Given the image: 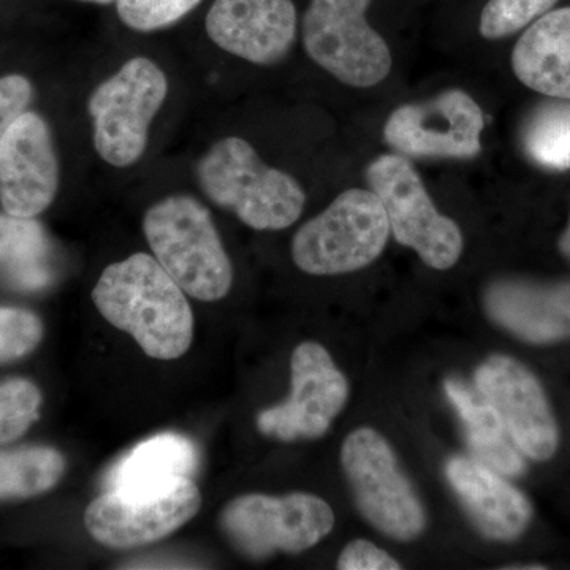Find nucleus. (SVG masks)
I'll use <instances>...</instances> for the list:
<instances>
[{
    "instance_id": "nucleus-21",
    "label": "nucleus",
    "mask_w": 570,
    "mask_h": 570,
    "mask_svg": "<svg viewBox=\"0 0 570 570\" xmlns=\"http://www.w3.org/2000/svg\"><path fill=\"white\" fill-rule=\"evenodd\" d=\"M0 272L22 291L50 284V239L33 217L0 213Z\"/></svg>"
},
{
    "instance_id": "nucleus-6",
    "label": "nucleus",
    "mask_w": 570,
    "mask_h": 570,
    "mask_svg": "<svg viewBox=\"0 0 570 570\" xmlns=\"http://www.w3.org/2000/svg\"><path fill=\"white\" fill-rule=\"evenodd\" d=\"M163 69L148 58H134L89 97L94 148L112 167L126 168L141 159L149 126L167 99Z\"/></svg>"
},
{
    "instance_id": "nucleus-5",
    "label": "nucleus",
    "mask_w": 570,
    "mask_h": 570,
    "mask_svg": "<svg viewBox=\"0 0 570 570\" xmlns=\"http://www.w3.org/2000/svg\"><path fill=\"white\" fill-rule=\"evenodd\" d=\"M341 464L356 508L376 530L409 542L426 528L417 491L404 474L395 450L373 428H356L341 448Z\"/></svg>"
},
{
    "instance_id": "nucleus-8",
    "label": "nucleus",
    "mask_w": 570,
    "mask_h": 570,
    "mask_svg": "<svg viewBox=\"0 0 570 570\" xmlns=\"http://www.w3.org/2000/svg\"><path fill=\"white\" fill-rule=\"evenodd\" d=\"M371 0H311L303 18L309 58L352 88H373L392 70L389 45L366 20Z\"/></svg>"
},
{
    "instance_id": "nucleus-15",
    "label": "nucleus",
    "mask_w": 570,
    "mask_h": 570,
    "mask_svg": "<svg viewBox=\"0 0 570 570\" xmlns=\"http://www.w3.org/2000/svg\"><path fill=\"white\" fill-rule=\"evenodd\" d=\"M292 0H214L206 32L220 50L257 66L283 61L296 39Z\"/></svg>"
},
{
    "instance_id": "nucleus-13",
    "label": "nucleus",
    "mask_w": 570,
    "mask_h": 570,
    "mask_svg": "<svg viewBox=\"0 0 570 570\" xmlns=\"http://www.w3.org/2000/svg\"><path fill=\"white\" fill-rule=\"evenodd\" d=\"M479 395L498 412L513 444L528 459L557 453L560 430L538 377L508 355H493L475 371Z\"/></svg>"
},
{
    "instance_id": "nucleus-10",
    "label": "nucleus",
    "mask_w": 570,
    "mask_h": 570,
    "mask_svg": "<svg viewBox=\"0 0 570 570\" xmlns=\"http://www.w3.org/2000/svg\"><path fill=\"white\" fill-rule=\"evenodd\" d=\"M202 508L200 491L189 478L142 494L108 490L85 513L86 530L108 549H138L174 534Z\"/></svg>"
},
{
    "instance_id": "nucleus-23",
    "label": "nucleus",
    "mask_w": 570,
    "mask_h": 570,
    "mask_svg": "<svg viewBox=\"0 0 570 570\" xmlns=\"http://www.w3.org/2000/svg\"><path fill=\"white\" fill-rule=\"evenodd\" d=\"M524 153L547 170L570 168V100L554 99L528 116L521 130Z\"/></svg>"
},
{
    "instance_id": "nucleus-27",
    "label": "nucleus",
    "mask_w": 570,
    "mask_h": 570,
    "mask_svg": "<svg viewBox=\"0 0 570 570\" xmlns=\"http://www.w3.org/2000/svg\"><path fill=\"white\" fill-rule=\"evenodd\" d=\"M43 337L37 314L21 307L0 306V363L31 354Z\"/></svg>"
},
{
    "instance_id": "nucleus-16",
    "label": "nucleus",
    "mask_w": 570,
    "mask_h": 570,
    "mask_svg": "<svg viewBox=\"0 0 570 570\" xmlns=\"http://www.w3.org/2000/svg\"><path fill=\"white\" fill-rule=\"evenodd\" d=\"M483 303L491 321L527 343L549 344L570 337V281H497L487 288Z\"/></svg>"
},
{
    "instance_id": "nucleus-25",
    "label": "nucleus",
    "mask_w": 570,
    "mask_h": 570,
    "mask_svg": "<svg viewBox=\"0 0 570 570\" xmlns=\"http://www.w3.org/2000/svg\"><path fill=\"white\" fill-rule=\"evenodd\" d=\"M558 0H490L480 14V33L489 40L504 39L549 13Z\"/></svg>"
},
{
    "instance_id": "nucleus-3",
    "label": "nucleus",
    "mask_w": 570,
    "mask_h": 570,
    "mask_svg": "<svg viewBox=\"0 0 570 570\" xmlns=\"http://www.w3.org/2000/svg\"><path fill=\"white\" fill-rule=\"evenodd\" d=\"M142 232L154 257L186 295L202 302H219L228 295L234 268L212 213L197 198L170 195L153 205Z\"/></svg>"
},
{
    "instance_id": "nucleus-12",
    "label": "nucleus",
    "mask_w": 570,
    "mask_h": 570,
    "mask_svg": "<svg viewBox=\"0 0 570 570\" xmlns=\"http://www.w3.org/2000/svg\"><path fill=\"white\" fill-rule=\"evenodd\" d=\"M482 108L469 94L452 89L422 104L396 108L384 138L401 156L472 159L482 151Z\"/></svg>"
},
{
    "instance_id": "nucleus-24",
    "label": "nucleus",
    "mask_w": 570,
    "mask_h": 570,
    "mask_svg": "<svg viewBox=\"0 0 570 570\" xmlns=\"http://www.w3.org/2000/svg\"><path fill=\"white\" fill-rule=\"evenodd\" d=\"M41 393L28 379L0 384V445L21 438L39 419Z\"/></svg>"
},
{
    "instance_id": "nucleus-17",
    "label": "nucleus",
    "mask_w": 570,
    "mask_h": 570,
    "mask_svg": "<svg viewBox=\"0 0 570 570\" xmlns=\"http://www.w3.org/2000/svg\"><path fill=\"white\" fill-rule=\"evenodd\" d=\"M445 478L487 539L509 542L527 531L532 519L530 501L499 472L479 460L453 456L445 464Z\"/></svg>"
},
{
    "instance_id": "nucleus-1",
    "label": "nucleus",
    "mask_w": 570,
    "mask_h": 570,
    "mask_svg": "<svg viewBox=\"0 0 570 570\" xmlns=\"http://www.w3.org/2000/svg\"><path fill=\"white\" fill-rule=\"evenodd\" d=\"M92 302L151 358L176 360L193 346L194 314L186 292L154 255L138 253L107 266Z\"/></svg>"
},
{
    "instance_id": "nucleus-19",
    "label": "nucleus",
    "mask_w": 570,
    "mask_h": 570,
    "mask_svg": "<svg viewBox=\"0 0 570 570\" xmlns=\"http://www.w3.org/2000/svg\"><path fill=\"white\" fill-rule=\"evenodd\" d=\"M197 449L179 434H159L141 442L118 461L107 478L108 490L142 494L189 478L197 468Z\"/></svg>"
},
{
    "instance_id": "nucleus-2",
    "label": "nucleus",
    "mask_w": 570,
    "mask_h": 570,
    "mask_svg": "<svg viewBox=\"0 0 570 570\" xmlns=\"http://www.w3.org/2000/svg\"><path fill=\"white\" fill-rule=\"evenodd\" d=\"M197 179L213 204L258 232L291 227L306 204L295 178L262 163L253 146L238 137L214 142L198 160Z\"/></svg>"
},
{
    "instance_id": "nucleus-30",
    "label": "nucleus",
    "mask_w": 570,
    "mask_h": 570,
    "mask_svg": "<svg viewBox=\"0 0 570 570\" xmlns=\"http://www.w3.org/2000/svg\"><path fill=\"white\" fill-rule=\"evenodd\" d=\"M560 250L561 254L564 255L566 258L570 262V220L568 228H566L564 234H562L560 239Z\"/></svg>"
},
{
    "instance_id": "nucleus-20",
    "label": "nucleus",
    "mask_w": 570,
    "mask_h": 570,
    "mask_svg": "<svg viewBox=\"0 0 570 570\" xmlns=\"http://www.w3.org/2000/svg\"><path fill=\"white\" fill-rule=\"evenodd\" d=\"M444 392L459 412L472 455L502 475L515 478L527 469L523 453L510 439L493 406L459 379H448Z\"/></svg>"
},
{
    "instance_id": "nucleus-14",
    "label": "nucleus",
    "mask_w": 570,
    "mask_h": 570,
    "mask_svg": "<svg viewBox=\"0 0 570 570\" xmlns=\"http://www.w3.org/2000/svg\"><path fill=\"white\" fill-rule=\"evenodd\" d=\"M59 189V160L50 127L24 111L0 140V205L17 217H37Z\"/></svg>"
},
{
    "instance_id": "nucleus-28",
    "label": "nucleus",
    "mask_w": 570,
    "mask_h": 570,
    "mask_svg": "<svg viewBox=\"0 0 570 570\" xmlns=\"http://www.w3.org/2000/svg\"><path fill=\"white\" fill-rule=\"evenodd\" d=\"M31 81L22 75H7L0 78V140L22 112L32 102Z\"/></svg>"
},
{
    "instance_id": "nucleus-22",
    "label": "nucleus",
    "mask_w": 570,
    "mask_h": 570,
    "mask_svg": "<svg viewBox=\"0 0 570 570\" xmlns=\"http://www.w3.org/2000/svg\"><path fill=\"white\" fill-rule=\"evenodd\" d=\"M66 460L51 448H26L0 453V499L39 497L55 489Z\"/></svg>"
},
{
    "instance_id": "nucleus-18",
    "label": "nucleus",
    "mask_w": 570,
    "mask_h": 570,
    "mask_svg": "<svg viewBox=\"0 0 570 570\" xmlns=\"http://www.w3.org/2000/svg\"><path fill=\"white\" fill-rule=\"evenodd\" d=\"M512 69L532 91L570 100V7L530 24L513 48Z\"/></svg>"
},
{
    "instance_id": "nucleus-7",
    "label": "nucleus",
    "mask_w": 570,
    "mask_h": 570,
    "mask_svg": "<svg viewBox=\"0 0 570 570\" xmlns=\"http://www.w3.org/2000/svg\"><path fill=\"white\" fill-rule=\"evenodd\" d=\"M366 178L387 213L390 234L401 246L411 247L428 266L441 272L459 264L463 234L456 223L438 212L406 157H377L366 168Z\"/></svg>"
},
{
    "instance_id": "nucleus-31",
    "label": "nucleus",
    "mask_w": 570,
    "mask_h": 570,
    "mask_svg": "<svg viewBox=\"0 0 570 570\" xmlns=\"http://www.w3.org/2000/svg\"><path fill=\"white\" fill-rule=\"evenodd\" d=\"M81 2L100 3V6H108V3L116 2V0H81Z\"/></svg>"
},
{
    "instance_id": "nucleus-9",
    "label": "nucleus",
    "mask_w": 570,
    "mask_h": 570,
    "mask_svg": "<svg viewBox=\"0 0 570 570\" xmlns=\"http://www.w3.org/2000/svg\"><path fill=\"white\" fill-rule=\"evenodd\" d=\"M220 523L236 549L265 560L277 551L313 549L335 528V513L328 502L309 493L246 494L224 509Z\"/></svg>"
},
{
    "instance_id": "nucleus-26",
    "label": "nucleus",
    "mask_w": 570,
    "mask_h": 570,
    "mask_svg": "<svg viewBox=\"0 0 570 570\" xmlns=\"http://www.w3.org/2000/svg\"><path fill=\"white\" fill-rule=\"evenodd\" d=\"M202 0H116L119 18L137 32L170 28L183 20Z\"/></svg>"
},
{
    "instance_id": "nucleus-11",
    "label": "nucleus",
    "mask_w": 570,
    "mask_h": 570,
    "mask_svg": "<svg viewBox=\"0 0 570 570\" xmlns=\"http://www.w3.org/2000/svg\"><path fill=\"white\" fill-rule=\"evenodd\" d=\"M291 396L258 414L257 428L265 436L283 442L318 439L348 400V382L332 355L321 344L307 341L291 358Z\"/></svg>"
},
{
    "instance_id": "nucleus-4",
    "label": "nucleus",
    "mask_w": 570,
    "mask_h": 570,
    "mask_svg": "<svg viewBox=\"0 0 570 570\" xmlns=\"http://www.w3.org/2000/svg\"><path fill=\"white\" fill-rule=\"evenodd\" d=\"M390 235L387 213L377 195L348 189L296 232L292 258L307 275H346L381 257Z\"/></svg>"
},
{
    "instance_id": "nucleus-29",
    "label": "nucleus",
    "mask_w": 570,
    "mask_h": 570,
    "mask_svg": "<svg viewBox=\"0 0 570 570\" xmlns=\"http://www.w3.org/2000/svg\"><path fill=\"white\" fill-rule=\"evenodd\" d=\"M337 569L341 570H397L403 566L390 557L387 551L379 549L366 539H355L348 542L337 558Z\"/></svg>"
}]
</instances>
